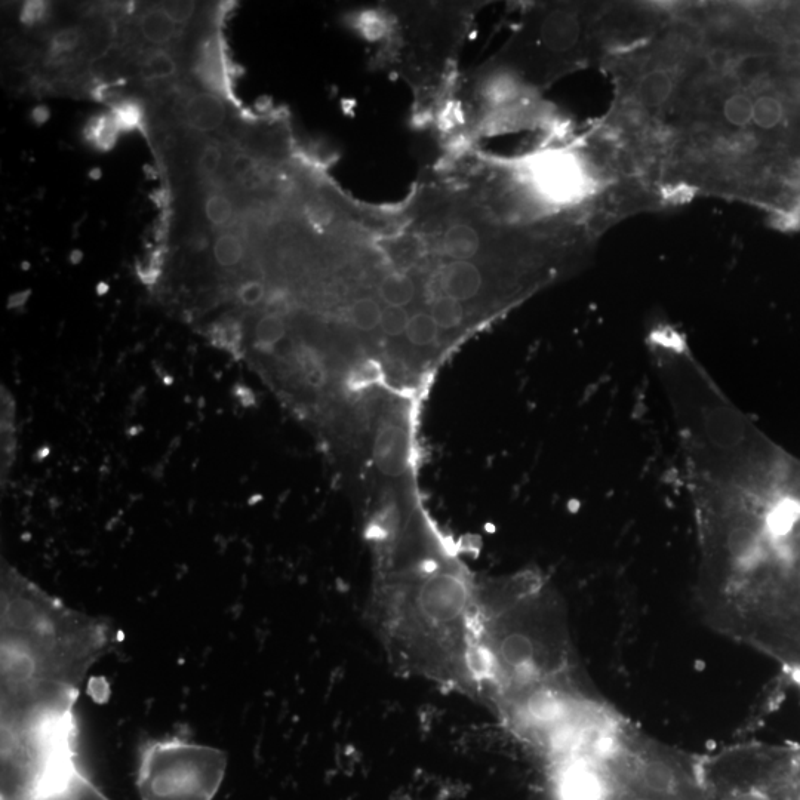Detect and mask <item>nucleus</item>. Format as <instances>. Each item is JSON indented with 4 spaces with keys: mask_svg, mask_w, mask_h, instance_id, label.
<instances>
[{
    "mask_svg": "<svg viewBox=\"0 0 800 800\" xmlns=\"http://www.w3.org/2000/svg\"><path fill=\"white\" fill-rule=\"evenodd\" d=\"M112 629L8 572L0 605L2 746L78 747L76 703Z\"/></svg>",
    "mask_w": 800,
    "mask_h": 800,
    "instance_id": "f257e3e1",
    "label": "nucleus"
},
{
    "mask_svg": "<svg viewBox=\"0 0 800 800\" xmlns=\"http://www.w3.org/2000/svg\"><path fill=\"white\" fill-rule=\"evenodd\" d=\"M698 575L709 624L800 673V478L728 520Z\"/></svg>",
    "mask_w": 800,
    "mask_h": 800,
    "instance_id": "f03ea898",
    "label": "nucleus"
},
{
    "mask_svg": "<svg viewBox=\"0 0 800 800\" xmlns=\"http://www.w3.org/2000/svg\"><path fill=\"white\" fill-rule=\"evenodd\" d=\"M649 344L694 489L765 492L789 479L796 461L735 408L676 332H654Z\"/></svg>",
    "mask_w": 800,
    "mask_h": 800,
    "instance_id": "7ed1b4c3",
    "label": "nucleus"
},
{
    "mask_svg": "<svg viewBox=\"0 0 800 800\" xmlns=\"http://www.w3.org/2000/svg\"><path fill=\"white\" fill-rule=\"evenodd\" d=\"M479 689L498 710L544 691H584L565 612L541 581L513 580L478 598Z\"/></svg>",
    "mask_w": 800,
    "mask_h": 800,
    "instance_id": "20e7f679",
    "label": "nucleus"
},
{
    "mask_svg": "<svg viewBox=\"0 0 800 800\" xmlns=\"http://www.w3.org/2000/svg\"><path fill=\"white\" fill-rule=\"evenodd\" d=\"M473 5H396V63L423 98L439 94L448 64L463 40Z\"/></svg>",
    "mask_w": 800,
    "mask_h": 800,
    "instance_id": "39448f33",
    "label": "nucleus"
},
{
    "mask_svg": "<svg viewBox=\"0 0 800 800\" xmlns=\"http://www.w3.org/2000/svg\"><path fill=\"white\" fill-rule=\"evenodd\" d=\"M227 756L183 737L149 740L137 759L141 800H214L223 786Z\"/></svg>",
    "mask_w": 800,
    "mask_h": 800,
    "instance_id": "423d86ee",
    "label": "nucleus"
},
{
    "mask_svg": "<svg viewBox=\"0 0 800 800\" xmlns=\"http://www.w3.org/2000/svg\"><path fill=\"white\" fill-rule=\"evenodd\" d=\"M513 171L532 198L547 208H568L592 193V174L572 150H540L520 160Z\"/></svg>",
    "mask_w": 800,
    "mask_h": 800,
    "instance_id": "0eeeda50",
    "label": "nucleus"
},
{
    "mask_svg": "<svg viewBox=\"0 0 800 800\" xmlns=\"http://www.w3.org/2000/svg\"><path fill=\"white\" fill-rule=\"evenodd\" d=\"M409 452L411 446L405 429L396 424L381 427L375 439L374 457L384 475L393 478L403 475L409 466Z\"/></svg>",
    "mask_w": 800,
    "mask_h": 800,
    "instance_id": "6e6552de",
    "label": "nucleus"
},
{
    "mask_svg": "<svg viewBox=\"0 0 800 800\" xmlns=\"http://www.w3.org/2000/svg\"><path fill=\"white\" fill-rule=\"evenodd\" d=\"M184 125L199 134H211L218 131L227 119L226 104L223 98L212 92H195L184 101Z\"/></svg>",
    "mask_w": 800,
    "mask_h": 800,
    "instance_id": "1a4fd4ad",
    "label": "nucleus"
},
{
    "mask_svg": "<svg viewBox=\"0 0 800 800\" xmlns=\"http://www.w3.org/2000/svg\"><path fill=\"white\" fill-rule=\"evenodd\" d=\"M541 43L556 54L572 51L581 38V20L572 9L560 8L550 12L540 24Z\"/></svg>",
    "mask_w": 800,
    "mask_h": 800,
    "instance_id": "9d476101",
    "label": "nucleus"
},
{
    "mask_svg": "<svg viewBox=\"0 0 800 800\" xmlns=\"http://www.w3.org/2000/svg\"><path fill=\"white\" fill-rule=\"evenodd\" d=\"M196 76L212 94L229 97V73L217 39L209 40L203 48L196 64Z\"/></svg>",
    "mask_w": 800,
    "mask_h": 800,
    "instance_id": "9b49d317",
    "label": "nucleus"
},
{
    "mask_svg": "<svg viewBox=\"0 0 800 800\" xmlns=\"http://www.w3.org/2000/svg\"><path fill=\"white\" fill-rule=\"evenodd\" d=\"M675 91V79L667 70H651L639 80L636 98L643 107L657 109L672 97Z\"/></svg>",
    "mask_w": 800,
    "mask_h": 800,
    "instance_id": "f8f14e48",
    "label": "nucleus"
},
{
    "mask_svg": "<svg viewBox=\"0 0 800 800\" xmlns=\"http://www.w3.org/2000/svg\"><path fill=\"white\" fill-rule=\"evenodd\" d=\"M138 29L147 42L156 46L168 45L177 35V26L162 8H149L138 18Z\"/></svg>",
    "mask_w": 800,
    "mask_h": 800,
    "instance_id": "ddd939ff",
    "label": "nucleus"
},
{
    "mask_svg": "<svg viewBox=\"0 0 800 800\" xmlns=\"http://www.w3.org/2000/svg\"><path fill=\"white\" fill-rule=\"evenodd\" d=\"M122 129L113 113H101L89 119L88 125L83 129V137L100 152H109L118 143Z\"/></svg>",
    "mask_w": 800,
    "mask_h": 800,
    "instance_id": "4468645a",
    "label": "nucleus"
},
{
    "mask_svg": "<svg viewBox=\"0 0 800 800\" xmlns=\"http://www.w3.org/2000/svg\"><path fill=\"white\" fill-rule=\"evenodd\" d=\"M384 309L386 307H381L380 300L371 295L355 298L349 307L350 322L359 331H374V329L380 328Z\"/></svg>",
    "mask_w": 800,
    "mask_h": 800,
    "instance_id": "2eb2a0df",
    "label": "nucleus"
},
{
    "mask_svg": "<svg viewBox=\"0 0 800 800\" xmlns=\"http://www.w3.org/2000/svg\"><path fill=\"white\" fill-rule=\"evenodd\" d=\"M178 73V63L174 55L166 49H150L140 63L141 78L146 80H165Z\"/></svg>",
    "mask_w": 800,
    "mask_h": 800,
    "instance_id": "dca6fc26",
    "label": "nucleus"
},
{
    "mask_svg": "<svg viewBox=\"0 0 800 800\" xmlns=\"http://www.w3.org/2000/svg\"><path fill=\"white\" fill-rule=\"evenodd\" d=\"M245 257V242L235 232H223L214 242V258L223 269H235Z\"/></svg>",
    "mask_w": 800,
    "mask_h": 800,
    "instance_id": "f3484780",
    "label": "nucleus"
},
{
    "mask_svg": "<svg viewBox=\"0 0 800 800\" xmlns=\"http://www.w3.org/2000/svg\"><path fill=\"white\" fill-rule=\"evenodd\" d=\"M203 214L212 227L221 229L230 224L235 217V203L221 190H212L203 202Z\"/></svg>",
    "mask_w": 800,
    "mask_h": 800,
    "instance_id": "a211bd4d",
    "label": "nucleus"
},
{
    "mask_svg": "<svg viewBox=\"0 0 800 800\" xmlns=\"http://www.w3.org/2000/svg\"><path fill=\"white\" fill-rule=\"evenodd\" d=\"M440 328L429 312H418L409 320L406 340L417 347L432 346L439 337Z\"/></svg>",
    "mask_w": 800,
    "mask_h": 800,
    "instance_id": "6ab92c4d",
    "label": "nucleus"
},
{
    "mask_svg": "<svg viewBox=\"0 0 800 800\" xmlns=\"http://www.w3.org/2000/svg\"><path fill=\"white\" fill-rule=\"evenodd\" d=\"M39 800H112L109 796L104 795L91 780H89L86 772L80 774L78 778L67 784L63 789L58 792L51 793Z\"/></svg>",
    "mask_w": 800,
    "mask_h": 800,
    "instance_id": "aec40b11",
    "label": "nucleus"
},
{
    "mask_svg": "<svg viewBox=\"0 0 800 800\" xmlns=\"http://www.w3.org/2000/svg\"><path fill=\"white\" fill-rule=\"evenodd\" d=\"M784 118V107L774 95H760L753 100V123L760 129H774Z\"/></svg>",
    "mask_w": 800,
    "mask_h": 800,
    "instance_id": "412c9836",
    "label": "nucleus"
},
{
    "mask_svg": "<svg viewBox=\"0 0 800 800\" xmlns=\"http://www.w3.org/2000/svg\"><path fill=\"white\" fill-rule=\"evenodd\" d=\"M430 315L436 320L440 329H455L463 325L466 319L464 303L452 297H442L433 304Z\"/></svg>",
    "mask_w": 800,
    "mask_h": 800,
    "instance_id": "4be33fe9",
    "label": "nucleus"
},
{
    "mask_svg": "<svg viewBox=\"0 0 800 800\" xmlns=\"http://www.w3.org/2000/svg\"><path fill=\"white\" fill-rule=\"evenodd\" d=\"M723 118L735 128H746L753 123V100L746 94H734L723 104Z\"/></svg>",
    "mask_w": 800,
    "mask_h": 800,
    "instance_id": "5701e85b",
    "label": "nucleus"
},
{
    "mask_svg": "<svg viewBox=\"0 0 800 800\" xmlns=\"http://www.w3.org/2000/svg\"><path fill=\"white\" fill-rule=\"evenodd\" d=\"M286 334V323L278 313H270L258 320L255 326V340L260 347L272 349L283 340Z\"/></svg>",
    "mask_w": 800,
    "mask_h": 800,
    "instance_id": "b1692460",
    "label": "nucleus"
},
{
    "mask_svg": "<svg viewBox=\"0 0 800 800\" xmlns=\"http://www.w3.org/2000/svg\"><path fill=\"white\" fill-rule=\"evenodd\" d=\"M223 160V149L220 144L208 141L199 150L198 158H196V172L203 180H211L220 171Z\"/></svg>",
    "mask_w": 800,
    "mask_h": 800,
    "instance_id": "393cba45",
    "label": "nucleus"
},
{
    "mask_svg": "<svg viewBox=\"0 0 800 800\" xmlns=\"http://www.w3.org/2000/svg\"><path fill=\"white\" fill-rule=\"evenodd\" d=\"M82 42L83 32L80 27H66V29L58 30L49 40V54L52 57L72 54L82 45Z\"/></svg>",
    "mask_w": 800,
    "mask_h": 800,
    "instance_id": "a878e982",
    "label": "nucleus"
},
{
    "mask_svg": "<svg viewBox=\"0 0 800 800\" xmlns=\"http://www.w3.org/2000/svg\"><path fill=\"white\" fill-rule=\"evenodd\" d=\"M122 132L135 131L143 125L144 110L137 101H120L112 110Z\"/></svg>",
    "mask_w": 800,
    "mask_h": 800,
    "instance_id": "bb28decb",
    "label": "nucleus"
},
{
    "mask_svg": "<svg viewBox=\"0 0 800 800\" xmlns=\"http://www.w3.org/2000/svg\"><path fill=\"white\" fill-rule=\"evenodd\" d=\"M414 315H409L408 309H403V307H386L383 318H381L380 329L389 337L405 335L409 320Z\"/></svg>",
    "mask_w": 800,
    "mask_h": 800,
    "instance_id": "cd10ccee",
    "label": "nucleus"
},
{
    "mask_svg": "<svg viewBox=\"0 0 800 800\" xmlns=\"http://www.w3.org/2000/svg\"><path fill=\"white\" fill-rule=\"evenodd\" d=\"M298 362H300L304 377H306L310 386L319 387L325 383V369H323L322 362L312 350H301L300 355H298Z\"/></svg>",
    "mask_w": 800,
    "mask_h": 800,
    "instance_id": "c85d7f7f",
    "label": "nucleus"
},
{
    "mask_svg": "<svg viewBox=\"0 0 800 800\" xmlns=\"http://www.w3.org/2000/svg\"><path fill=\"white\" fill-rule=\"evenodd\" d=\"M236 295H238L239 301L243 306L255 307L258 306L261 301H264L267 295V289L260 280H246V282H243L242 285L239 286Z\"/></svg>",
    "mask_w": 800,
    "mask_h": 800,
    "instance_id": "c756f323",
    "label": "nucleus"
},
{
    "mask_svg": "<svg viewBox=\"0 0 800 800\" xmlns=\"http://www.w3.org/2000/svg\"><path fill=\"white\" fill-rule=\"evenodd\" d=\"M160 8L171 18L175 26H184L195 17V2H165Z\"/></svg>",
    "mask_w": 800,
    "mask_h": 800,
    "instance_id": "7c9ffc66",
    "label": "nucleus"
},
{
    "mask_svg": "<svg viewBox=\"0 0 800 800\" xmlns=\"http://www.w3.org/2000/svg\"><path fill=\"white\" fill-rule=\"evenodd\" d=\"M46 12H48V3L27 2L21 9V23L26 24V26H36V24L45 20Z\"/></svg>",
    "mask_w": 800,
    "mask_h": 800,
    "instance_id": "2f4dec72",
    "label": "nucleus"
},
{
    "mask_svg": "<svg viewBox=\"0 0 800 800\" xmlns=\"http://www.w3.org/2000/svg\"><path fill=\"white\" fill-rule=\"evenodd\" d=\"M49 118H51V113H49V110L46 109L45 106L36 107L32 112V120L38 123V125H43Z\"/></svg>",
    "mask_w": 800,
    "mask_h": 800,
    "instance_id": "473e14b6",
    "label": "nucleus"
},
{
    "mask_svg": "<svg viewBox=\"0 0 800 800\" xmlns=\"http://www.w3.org/2000/svg\"><path fill=\"white\" fill-rule=\"evenodd\" d=\"M27 297H29V291L14 295V297H11V300H9V307L21 306V304L26 303Z\"/></svg>",
    "mask_w": 800,
    "mask_h": 800,
    "instance_id": "72a5a7b5",
    "label": "nucleus"
},
{
    "mask_svg": "<svg viewBox=\"0 0 800 800\" xmlns=\"http://www.w3.org/2000/svg\"><path fill=\"white\" fill-rule=\"evenodd\" d=\"M107 291H109V286H107L106 283H100V285H98V295H104Z\"/></svg>",
    "mask_w": 800,
    "mask_h": 800,
    "instance_id": "f704fd0d",
    "label": "nucleus"
}]
</instances>
